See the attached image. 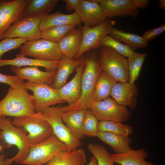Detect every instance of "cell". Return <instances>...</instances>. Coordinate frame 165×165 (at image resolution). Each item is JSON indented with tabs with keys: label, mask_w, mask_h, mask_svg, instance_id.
I'll return each mask as SVG.
<instances>
[{
	"label": "cell",
	"mask_w": 165,
	"mask_h": 165,
	"mask_svg": "<svg viewBox=\"0 0 165 165\" xmlns=\"http://www.w3.org/2000/svg\"><path fill=\"white\" fill-rule=\"evenodd\" d=\"M85 65L82 77L81 94L75 103L59 107L61 112L90 108L98 77L102 71L98 49H95L85 57Z\"/></svg>",
	"instance_id": "obj_1"
},
{
	"label": "cell",
	"mask_w": 165,
	"mask_h": 165,
	"mask_svg": "<svg viewBox=\"0 0 165 165\" xmlns=\"http://www.w3.org/2000/svg\"><path fill=\"white\" fill-rule=\"evenodd\" d=\"M24 82L10 86L6 95L0 101V116L15 117L36 112L32 95L27 92Z\"/></svg>",
	"instance_id": "obj_2"
},
{
	"label": "cell",
	"mask_w": 165,
	"mask_h": 165,
	"mask_svg": "<svg viewBox=\"0 0 165 165\" xmlns=\"http://www.w3.org/2000/svg\"><path fill=\"white\" fill-rule=\"evenodd\" d=\"M0 141L4 147L16 146L18 151L13 157L5 160L6 165L13 162L21 163L28 156L30 149L27 132L22 128L15 126L9 118L0 116Z\"/></svg>",
	"instance_id": "obj_3"
},
{
	"label": "cell",
	"mask_w": 165,
	"mask_h": 165,
	"mask_svg": "<svg viewBox=\"0 0 165 165\" xmlns=\"http://www.w3.org/2000/svg\"><path fill=\"white\" fill-rule=\"evenodd\" d=\"M12 122L16 127H21L28 132L30 145L42 142L53 134L50 124L42 112H36L31 116L13 117Z\"/></svg>",
	"instance_id": "obj_4"
},
{
	"label": "cell",
	"mask_w": 165,
	"mask_h": 165,
	"mask_svg": "<svg viewBox=\"0 0 165 165\" xmlns=\"http://www.w3.org/2000/svg\"><path fill=\"white\" fill-rule=\"evenodd\" d=\"M28 155L21 163L25 165H44L57 154L68 150L66 145L53 134L40 143L30 145Z\"/></svg>",
	"instance_id": "obj_5"
},
{
	"label": "cell",
	"mask_w": 165,
	"mask_h": 165,
	"mask_svg": "<svg viewBox=\"0 0 165 165\" xmlns=\"http://www.w3.org/2000/svg\"><path fill=\"white\" fill-rule=\"evenodd\" d=\"M102 71L117 82H128L129 72L127 60L112 48L101 46L98 48Z\"/></svg>",
	"instance_id": "obj_6"
},
{
	"label": "cell",
	"mask_w": 165,
	"mask_h": 165,
	"mask_svg": "<svg viewBox=\"0 0 165 165\" xmlns=\"http://www.w3.org/2000/svg\"><path fill=\"white\" fill-rule=\"evenodd\" d=\"M89 109L99 121L123 123L129 119L131 116L130 110L110 97L99 101H92Z\"/></svg>",
	"instance_id": "obj_7"
},
{
	"label": "cell",
	"mask_w": 165,
	"mask_h": 165,
	"mask_svg": "<svg viewBox=\"0 0 165 165\" xmlns=\"http://www.w3.org/2000/svg\"><path fill=\"white\" fill-rule=\"evenodd\" d=\"M20 48V53L40 60L60 61L63 57L57 43L42 38L27 41Z\"/></svg>",
	"instance_id": "obj_8"
},
{
	"label": "cell",
	"mask_w": 165,
	"mask_h": 165,
	"mask_svg": "<svg viewBox=\"0 0 165 165\" xmlns=\"http://www.w3.org/2000/svg\"><path fill=\"white\" fill-rule=\"evenodd\" d=\"M59 107H50L42 115L50 124L53 134L67 146L68 150L78 148L82 145L80 140L75 137L63 122Z\"/></svg>",
	"instance_id": "obj_9"
},
{
	"label": "cell",
	"mask_w": 165,
	"mask_h": 165,
	"mask_svg": "<svg viewBox=\"0 0 165 165\" xmlns=\"http://www.w3.org/2000/svg\"><path fill=\"white\" fill-rule=\"evenodd\" d=\"M27 90H31L36 112H42L48 108L65 101L60 97L58 90L43 83L27 81L24 82Z\"/></svg>",
	"instance_id": "obj_10"
},
{
	"label": "cell",
	"mask_w": 165,
	"mask_h": 165,
	"mask_svg": "<svg viewBox=\"0 0 165 165\" xmlns=\"http://www.w3.org/2000/svg\"><path fill=\"white\" fill-rule=\"evenodd\" d=\"M115 24V21L108 18L105 22L94 27L80 26L82 32L81 42L73 59H78L86 52L100 47L99 46L100 42L106 35L108 34Z\"/></svg>",
	"instance_id": "obj_11"
},
{
	"label": "cell",
	"mask_w": 165,
	"mask_h": 165,
	"mask_svg": "<svg viewBox=\"0 0 165 165\" xmlns=\"http://www.w3.org/2000/svg\"><path fill=\"white\" fill-rule=\"evenodd\" d=\"M42 17L23 18L16 21L9 28L0 40L6 38H20L32 41L42 38L39 25Z\"/></svg>",
	"instance_id": "obj_12"
},
{
	"label": "cell",
	"mask_w": 165,
	"mask_h": 165,
	"mask_svg": "<svg viewBox=\"0 0 165 165\" xmlns=\"http://www.w3.org/2000/svg\"><path fill=\"white\" fill-rule=\"evenodd\" d=\"M28 0H0V41L14 22L22 18Z\"/></svg>",
	"instance_id": "obj_13"
},
{
	"label": "cell",
	"mask_w": 165,
	"mask_h": 165,
	"mask_svg": "<svg viewBox=\"0 0 165 165\" xmlns=\"http://www.w3.org/2000/svg\"><path fill=\"white\" fill-rule=\"evenodd\" d=\"M75 11L84 26L88 27L99 25L108 19L100 4L91 0H80Z\"/></svg>",
	"instance_id": "obj_14"
},
{
	"label": "cell",
	"mask_w": 165,
	"mask_h": 165,
	"mask_svg": "<svg viewBox=\"0 0 165 165\" xmlns=\"http://www.w3.org/2000/svg\"><path fill=\"white\" fill-rule=\"evenodd\" d=\"M138 92L135 83L117 82L112 90L110 96L120 105L134 109L137 107Z\"/></svg>",
	"instance_id": "obj_15"
},
{
	"label": "cell",
	"mask_w": 165,
	"mask_h": 165,
	"mask_svg": "<svg viewBox=\"0 0 165 165\" xmlns=\"http://www.w3.org/2000/svg\"><path fill=\"white\" fill-rule=\"evenodd\" d=\"M100 4L107 17L109 19L116 16L126 17L128 16L137 17L140 13L133 0H101Z\"/></svg>",
	"instance_id": "obj_16"
},
{
	"label": "cell",
	"mask_w": 165,
	"mask_h": 165,
	"mask_svg": "<svg viewBox=\"0 0 165 165\" xmlns=\"http://www.w3.org/2000/svg\"><path fill=\"white\" fill-rule=\"evenodd\" d=\"M85 59L76 68V73L72 79L61 88L58 89L61 98L68 103L73 104L79 99L81 92V82L84 68Z\"/></svg>",
	"instance_id": "obj_17"
},
{
	"label": "cell",
	"mask_w": 165,
	"mask_h": 165,
	"mask_svg": "<svg viewBox=\"0 0 165 165\" xmlns=\"http://www.w3.org/2000/svg\"><path fill=\"white\" fill-rule=\"evenodd\" d=\"M11 71L21 79L33 82L44 83L51 86L54 81L57 70L46 72L40 70L38 67H17L12 66Z\"/></svg>",
	"instance_id": "obj_18"
},
{
	"label": "cell",
	"mask_w": 165,
	"mask_h": 165,
	"mask_svg": "<svg viewBox=\"0 0 165 165\" xmlns=\"http://www.w3.org/2000/svg\"><path fill=\"white\" fill-rule=\"evenodd\" d=\"M81 23L76 13L64 14L59 11L42 16L40 22L39 28L42 31L49 28L59 25H79Z\"/></svg>",
	"instance_id": "obj_19"
},
{
	"label": "cell",
	"mask_w": 165,
	"mask_h": 165,
	"mask_svg": "<svg viewBox=\"0 0 165 165\" xmlns=\"http://www.w3.org/2000/svg\"><path fill=\"white\" fill-rule=\"evenodd\" d=\"M60 61H46L35 59L29 58L19 53L16 57L12 59H0V68L4 66L11 65L17 67L23 66L41 67L44 68L46 71L50 72L57 70Z\"/></svg>",
	"instance_id": "obj_20"
},
{
	"label": "cell",
	"mask_w": 165,
	"mask_h": 165,
	"mask_svg": "<svg viewBox=\"0 0 165 165\" xmlns=\"http://www.w3.org/2000/svg\"><path fill=\"white\" fill-rule=\"evenodd\" d=\"M85 59L83 56L76 60L63 56L57 70L54 82L51 86L57 90L63 86L69 76Z\"/></svg>",
	"instance_id": "obj_21"
},
{
	"label": "cell",
	"mask_w": 165,
	"mask_h": 165,
	"mask_svg": "<svg viewBox=\"0 0 165 165\" xmlns=\"http://www.w3.org/2000/svg\"><path fill=\"white\" fill-rule=\"evenodd\" d=\"M82 35L80 27L75 28L57 42L63 56L74 59L79 48Z\"/></svg>",
	"instance_id": "obj_22"
},
{
	"label": "cell",
	"mask_w": 165,
	"mask_h": 165,
	"mask_svg": "<svg viewBox=\"0 0 165 165\" xmlns=\"http://www.w3.org/2000/svg\"><path fill=\"white\" fill-rule=\"evenodd\" d=\"M148 156L145 149H131L125 153L111 155L110 159L114 163L121 165H155L145 160Z\"/></svg>",
	"instance_id": "obj_23"
},
{
	"label": "cell",
	"mask_w": 165,
	"mask_h": 165,
	"mask_svg": "<svg viewBox=\"0 0 165 165\" xmlns=\"http://www.w3.org/2000/svg\"><path fill=\"white\" fill-rule=\"evenodd\" d=\"M97 137L110 146L116 153L127 152L131 149L132 139L129 136L108 131H98Z\"/></svg>",
	"instance_id": "obj_24"
},
{
	"label": "cell",
	"mask_w": 165,
	"mask_h": 165,
	"mask_svg": "<svg viewBox=\"0 0 165 165\" xmlns=\"http://www.w3.org/2000/svg\"><path fill=\"white\" fill-rule=\"evenodd\" d=\"M59 0H28L22 13V18L43 16L50 14Z\"/></svg>",
	"instance_id": "obj_25"
},
{
	"label": "cell",
	"mask_w": 165,
	"mask_h": 165,
	"mask_svg": "<svg viewBox=\"0 0 165 165\" xmlns=\"http://www.w3.org/2000/svg\"><path fill=\"white\" fill-rule=\"evenodd\" d=\"M87 110L80 109L61 113L63 122L72 134L80 140L85 136L82 126L83 118Z\"/></svg>",
	"instance_id": "obj_26"
},
{
	"label": "cell",
	"mask_w": 165,
	"mask_h": 165,
	"mask_svg": "<svg viewBox=\"0 0 165 165\" xmlns=\"http://www.w3.org/2000/svg\"><path fill=\"white\" fill-rule=\"evenodd\" d=\"M86 155L83 150L76 148L61 152L47 163V165H84Z\"/></svg>",
	"instance_id": "obj_27"
},
{
	"label": "cell",
	"mask_w": 165,
	"mask_h": 165,
	"mask_svg": "<svg viewBox=\"0 0 165 165\" xmlns=\"http://www.w3.org/2000/svg\"><path fill=\"white\" fill-rule=\"evenodd\" d=\"M117 82L102 71L99 74L96 83L93 95V101H99L110 97L112 90Z\"/></svg>",
	"instance_id": "obj_28"
},
{
	"label": "cell",
	"mask_w": 165,
	"mask_h": 165,
	"mask_svg": "<svg viewBox=\"0 0 165 165\" xmlns=\"http://www.w3.org/2000/svg\"><path fill=\"white\" fill-rule=\"evenodd\" d=\"M108 35L114 39L124 42L133 50L145 48L148 42L138 35L126 32L112 27Z\"/></svg>",
	"instance_id": "obj_29"
},
{
	"label": "cell",
	"mask_w": 165,
	"mask_h": 165,
	"mask_svg": "<svg viewBox=\"0 0 165 165\" xmlns=\"http://www.w3.org/2000/svg\"><path fill=\"white\" fill-rule=\"evenodd\" d=\"M98 131H108L129 136L134 133L132 126L122 123L107 120L99 121Z\"/></svg>",
	"instance_id": "obj_30"
},
{
	"label": "cell",
	"mask_w": 165,
	"mask_h": 165,
	"mask_svg": "<svg viewBox=\"0 0 165 165\" xmlns=\"http://www.w3.org/2000/svg\"><path fill=\"white\" fill-rule=\"evenodd\" d=\"M146 56L145 53L141 54L134 52L128 57L129 83H134L138 78Z\"/></svg>",
	"instance_id": "obj_31"
},
{
	"label": "cell",
	"mask_w": 165,
	"mask_h": 165,
	"mask_svg": "<svg viewBox=\"0 0 165 165\" xmlns=\"http://www.w3.org/2000/svg\"><path fill=\"white\" fill-rule=\"evenodd\" d=\"M75 25H59L49 28L41 31V38L49 41L57 43L72 30Z\"/></svg>",
	"instance_id": "obj_32"
},
{
	"label": "cell",
	"mask_w": 165,
	"mask_h": 165,
	"mask_svg": "<svg viewBox=\"0 0 165 165\" xmlns=\"http://www.w3.org/2000/svg\"><path fill=\"white\" fill-rule=\"evenodd\" d=\"M99 46L110 47L124 57H128L134 52L128 46L114 39L108 34L102 39Z\"/></svg>",
	"instance_id": "obj_33"
},
{
	"label": "cell",
	"mask_w": 165,
	"mask_h": 165,
	"mask_svg": "<svg viewBox=\"0 0 165 165\" xmlns=\"http://www.w3.org/2000/svg\"><path fill=\"white\" fill-rule=\"evenodd\" d=\"M90 152L96 159L98 165H114L110 159V154L103 146L90 143L88 145Z\"/></svg>",
	"instance_id": "obj_34"
},
{
	"label": "cell",
	"mask_w": 165,
	"mask_h": 165,
	"mask_svg": "<svg viewBox=\"0 0 165 165\" xmlns=\"http://www.w3.org/2000/svg\"><path fill=\"white\" fill-rule=\"evenodd\" d=\"M99 120L90 109H87L82 123V130L85 136L97 137Z\"/></svg>",
	"instance_id": "obj_35"
},
{
	"label": "cell",
	"mask_w": 165,
	"mask_h": 165,
	"mask_svg": "<svg viewBox=\"0 0 165 165\" xmlns=\"http://www.w3.org/2000/svg\"><path fill=\"white\" fill-rule=\"evenodd\" d=\"M27 40L20 38H6L0 41V59L3 54L12 50L20 48Z\"/></svg>",
	"instance_id": "obj_36"
},
{
	"label": "cell",
	"mask_w": 165,
	"mask_h": 165,
	"mask_svg": "<svg viewBox=\"0 0 165 165\" xmlns=\"http://www.w3.org/2000/svg\"><path fill=\"white\" fill-rule=\"evenodd\" d=\"M165 31V24H163L156 28L145 31L142 37L147 42L160 35Z\"/></svg>",
	"instance_id": "obj_37"
},
{
	"label": "cell",
	"mask_w": 165,
	"mask_h": 165,
	"mask_svg": "<svg viewBox=\"0 0 165 165\" xmlns=\"http://www.w3.org/2000/svg\"><path fill=\"white\" fill-rule=\"evenodd\" d=\"M24 80L17 75H7L0 73V82L8 84L10 86H14L23 83Z\"/></svg>",
	"instance_id": "obj_38"
},
{
	"label": "cell",
	"mask_w": 165,
	"mask_h": 165,
	"mask_svg": "<svg viewBox=\"0 0 165 165\" xmlns=\"http://www.w3.org/2000/svg\"><path fill=\"white\" fill-rule=\"evenodd\" d=\"M62 1L66 4L65 10L67 12H71L75 10L80 0H63Z\"/></svg>",
	"instance_id": "obj_39"
},
{
	"label": "cell",
	"mask_w": 165,
	"mask_h": 165,
	"mask_svg": "<svg viewBox=\"0 0 165 165\" xmlns=\"http://www.w3.org/2000/svg\"><path fill=\"white\" fill-rule=\"evenodd\" d=\"M134 5L138 8L146 9L148 6L149 2L148 0H133Z\"/></svg>",
	"instance_id": "obj_40"
},
{
	"label": "cell",
	"mask_w": 165,
	"mask_h": 165,
	"mask_svg": "<svg viewBox=\"0 0 165 165\" xmlns=\"http://www.w3.org/2000/svg\"><path fill=\"white\" fill-rule=\"evenodd\" d=\"M88 165H98L97 160L94 156H92L90 162Z\"/></svg>",
	"instance_id": "obj_41"
},
{
	"label": "cell",
	"mask_w": 165,
	"mask_h": 165,
	"mask_svg": "<svg viewBox=\"0 0 165 165\" xmlns=\"http://www.w3.org/2000/svg\"><path fill=\"white\" fill-rule=\"evenodd\" d=\"M5 157L4 154L0 155V165H6Z\"/></svg>",
	"instance_id": "obj_42"
},
{
	"label": "cell",
	"mask_w": 165,
	"mask_h": 165,
	"mask_svg": "<svg viewBox=\"0 0 165 165\" xmlns=\"http://www.w3.org/2000/svg\"><path fill=\"white\" fill-rule=\"evenodd\" d=\"M160 3L159 7L161 9L165 10V0H160Z\"/></svg>",
	"instance_id": "obj_43"
},
{
	"label": "cell",
	"mask_w": 165,
	"mask_h": 165,
	"mask_svg": "<svg viewBox=\"0 0 165 165\" xmlns=\"http://www.w3.org/2000/svg\"><path fill=\"white\" fill-rule=\"evenodd\" d=\"M4 149V147L0 143V152H2Z\"/></svg>",
	"instance_id": "obj_44"
}]
</instances>
